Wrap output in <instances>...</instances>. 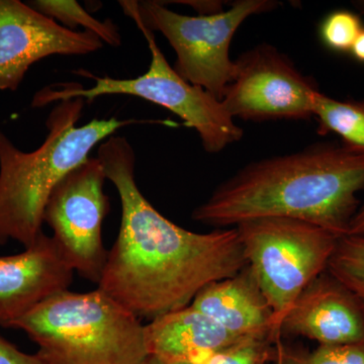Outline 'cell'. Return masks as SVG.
Instances as JSON below:
<instances>
[{
	"label": "cell",
	"mask_w": 364,
	"mask_h": 364,
	"mask_svg": "<svg viewBox=\"0 0 364 364\" xmlns=\"http://www.w3.org/2000/svg\"><path fill=\"white\" fill-rule=\"evenodd\" d=\"M121 202L119 234L97 287L138 318L191 305L200 291L247 267L236 227L196 233L170 221L143 195L128 139L112 136L97 151Z\"/></svg>",
	"instance_id": "6da1fadb"
},
{
	"label": "cell",
	"mask_w": 364,
	"mask_h": 364,
	"mask_svg": "<svg viewBox=\"0 0 364 364\" xmlns=\"http://www.w3.org/2000/svg\"><path fill=\"white\" fill-rule=\"evenodd\" d=\"M364 188V151L314 144L250 163L222 182L193 210V219L215 229L261 218H289L345 236Z\"/></svg>",
	"instance_id": "7a4b0ae2"
},
{
	"label": "cell",
	"mask_w": 364,
	"mask_h": 364,
	"mask_svg": "<svg viewBox=\"0 0 364 364\" xmlns=\"http://www.w3.org/2000/svg\"><path fill=\"white\" fill-rule=\"evenodd\" d=\"M85 100L57 102L46 121L47 136L25 152L0 129V244L28 247L43 233L46 205L60 181L90 158L93 148L138 119H93L77 126Z\"/></svg>",
	"instance_id": "3957f363"
},
{
	"label": "cell",
	"mask_w": 364,
	"mask_h": 364,
	"mask_svg": "<svg viewBox=\"0 0 364 364\" xmlns=\"http://www.w3.org/2000/svg\"><path fill=\"white\" fill-rule=\"evenodd\" d=\"M11 328L37 344L44 364H139L149 355L140 318L98 287L56 294Z\"/></svg>",
	"instance_id": "277c9868"
},
{
	"label": "cell",
	"mask_w": 364,
	"mask_h": 364,
	"mask_svg": "<svg viewBox=\"0 0 364 364\" xmlns=\"http://www.w3.org/2000/svg\"><path fill=\"white\" fill-rule=\"evenodd\" d=\"M135 23L150 50L147 72L138 77L119 79L100 77L79 69L75 73L92 79L95 85L85 88L72 81L45 86L33 95L32 107L38 109L71 98L91 102L105 95H131L160 105L181 117L186 127L196 130L203 149L210 154L239 142L244 136L243 129L237 126L222 100L178 75L160 50L154 33L139 21Z\"/></svg>",
	"instance_id": "5b68a950"
},
{
	"label": "cell",
	"mask_w": 364,
	"mask_h": 364,
	"mask_svg": "<svg viewBox=\"0 0 364 364\" xmlns=\"http://www.w3.org/2000/svg\"><path fill=\"white\" fill-rule=\"evenodd\" d=\"M124 13L151 32H159L176 55L174 70L191 85L222 100L233 80L235 61L230 57L232 39L250 16L277 7L272 0H238L227 11L184 16L159 1L119 2Z\"/></svg>",
	"instance_id": "8992f818"
},
{
	"label": "cell",
	"mask_w": 364,
	"mask_h": 364,
	"mask_svg": "<svg viewBox=\"0 0 364 364\" xmlns=\"http://www.w3.org/2000/svg\"><path fill=\"white\" fill-rule=\"evenodd\" d=\"M236 228L247 265L272 306L277 336L301 291L327 270L339 237L289 218H261Z\"/></svg>",
	"instance_id": "52a82bcc"
},
{
	"label": "cell",
	"mask_w": 364,
	"mask_h": 364,
	"mask_svg": "<svg viewBox=\"0 0 364 364\" xmlns=\"http://www.w3.org/2000/svg\"><path fill=\"white\" fill-rule=\"evenodd\" d=\"M107 181L97 157L72 170L50 196L44 223L67 262L83 279L100 284L109 250L102 242V224L109 210Z\"/></svg>",
	"instance_id": "ba28073f"
},
{
	"label": "cell",
	"mask_w": 364,
	"mask_h": 364,
	"mask_svg": "<svg viewBox=\"0 0 364 364\" xmlns=\"http://www.w3.org/2000/svg\"><path fill=\"white\" fill-rule=\"evenodd\" d=\"M315 81L274 46L260 44L235 60V74L223 105L244 121H304L314 117Z\"/></svg>",
	"instance_id": "9c48e42d"
},
{
	"label": "cell",
	"mask_w": 364,
	"mask_h": 364,
	"mask_svg": "<svg viewBox=\"0 0 364 364\" xmlns=\"http://www.w3.org/2000/svg\"><path fill=\"white\" fill-rule=\"evenodd\" d=\"M104 45L95 33L68 30L28 4L0 0V90H18L42 59L88 55Z\"/></svg>",
	"instance_id": "30bf717a"
},
{
	"label": "cell",
	"mask_w": 364,
	"mask_h": 364,
	"mask_svg": "<svg viewBox=\"0 0 364 364\" xmlns=\"http://www.w3.org/2000/svg\"><path fill=\"white\" fill-rule=\"evenodd\" d=\"M70 267L52 236L42 233L23 252L0 256V327L18 318L73 282Z\"/></svg>",
	"instance_id": "8fae6325"
},
{
	"label": "cell",
	"mask_w": 364,
	"mask_h": 364,
	"mask_svg": "<svg viewBox=\"0 0 364 364\" xmlns=\"http://www.w3.org/2000/svg\"><path fill=\"white\" fill-rule=\"evenodd\" d=\"M280 336H301L318 345L364 341L363 299L326 270L301 291L279 326Z\"/></svg>",
	"instance_id": "7c38bea8"
},
{
	"label": "cell",
	"mask_w": 364,
	"mask_h": 364,
	"mask_svg": "<svg viewBox=\"0 0 364 364\" xmlns=\"http://www.w3.org/2000/svg\"><path fill=\"white\" fill-rule=\"evenodd\" d=\"M191 306L238 338L275 335L273 311L251 268L203 287Z\"/></svg>",
	"instance_id": "4fadbf2b"
},
{
	"label": "cell",
	"mask_w": 364,
	"mask_h": 364,
	"mask_svg": "<svg viewBox=\"0 0 364 364\" xmlns=\"http://www.w3.org/2000/svg\"><path fill=\"white\" fill-rule=\"evenodd\" d=\"M145 339L148 354L188 364H205L242 340L191 305L151 320Z\"/></svg>",
	"instance_id": "5bb4252c"
},
{
	"label": "cell",
	"mask_w": 364,
	"mask_h": 364,
	"mask_svg": "<svg viewBox=\"0 0 364 364\" xmlns=\"http://www.w3.org/2000/svg\"><path fill=\"white\" fill-rule=\"evenodd\" d=\"M313 114L320 135L335 134L347 147L364 151V100H335L318 91Z\"/></svg>",
	"instance_id": "9a60e30c"
},
{
	"label": "cell",
	"mask_w": 364,
	"mask_h": 364,
	"mask_svg": "<svg viewBox=\"0 0 364 364\" xmlns=\"http://www.w3.org/2000/svg\"><path fill=\"white\" fill-rule=\"evenodd\" d=\"M28 4L36 11L48 18L65 26L66 28L78 32L83 28L85 32L97 36L104 44L112 47L122 45V36L119 26L112 20L100 21L91 16L77 1L74 0H33Z\"/></svg>",
	"instance_id": "2e32d148"
},
{
	"label": "cell",
	"mask_w": 364,
	"mask_h": 364,
	"mask_svg": "<svg viewBox=\"0 0 364 364\" xmlns=\"http://www.w3.org/2000/svg\"><path fill=\"white\" fill-rule=\"evenodd\" d=\"M327 272L364 299V236L345 235L339 238Z\"/></svg>",
	"instance_id": "e0dca14e"
},
{
	"label": "cell",
	"mask_w": 364,
	"mask_h": 364,
	"mask_svg": "<svg viewBox=\"0 0 364 364\" xmlns=\"http://www.w3.org/2000/svg\"><path fill=\"white\" fill-rule=\"evenodd\" d=\"M282 364H364V341L339 345H318L313 351H291L282 337L275 340Z\"/></svg>",
	"instance_id": "ac0fdd59"
},
{
	"label": "cell",
	"mask_w": 364,
	"mask_h": 364,
	"mask_svg": "<svg viewBox=\"0 0 364 364\" xmlns=\"http://www.w3.org/2000/svg\"><path fill=\"white\" fill-rule=\"evenodd\" d=\"M363 28L358 14L340 9L325 16L318 28V35L328 49L333 52L347 53L351 51L352 46Z\"/></svg>",
	"instance_id": "d6986e66"
},
{
	"label": "cell",
	"mask_w": 364,
	"mask_h": 364,
	"mask_svg": "<svg viewBox=\"0 0 364 364\" xmlns=\"http://www.w3.org/2000/svg\"><path fill=\"white\" fill-rule=\"evenodd\" d=\"M277 358L272 337H248L215 354L205 364H270Z\"/></svg>",
	"instance_id": "ffe728a7"
},
{
	"label": "cell",
	"mask_w": 364,
	"mask_h": 364,
	"mask_svg": "<svg viewBox=\"0 0 364 364\" xmlns=\"http://www.w3.org/2000/svg\"><path fill=\"white\" fill-rule=\"evenodd\" d=\"M0 364H44V363L37 353H26L0 335Z\"/></svg>",
	"instance_id": "44dd1931"
},
{
	"label": "cell",
	"mask_w": 364,
	"mask_h": 364,
	"mask_svg": "<svg viewBox=\"0 0 364 364\" xmlns=\"http://www.w3.org/2000/svg\"><path fill=\"white\" fill-rule=\"evenodd\" d=\"M346 235L351 236H364V203L359 205L355 215L352 218Z\"/></svg>",
	"instance_id": "7402d4cb"
},
{
	"label": "cell",
	"mask_w": 364,
	"mask_h": 364,
	"mask_svg": "<svg viewBox=\"0 0 364 364\" xmlns=\"http://www.w3.org/2000/svg\"><path fill=\"white\" fill-rule=\"evenodd\" d=\"M350 53L354 59L358 60L360 63H364V28L352 46Z\"/></svg>",
	"instance_id": "603a6c76"
},
{
	"label": "cell",
	"mask_w": 364,
	"mask_h": 364,
	"mask_svg": "<svg viewBox=\"0 0 364 364\" xmlns=\"http://www.w3.org/2000/svg\"><path fill=\"white\" fill-rule=\"evenodd\" d=\"M139 364H188L182 363H174V361L165 360V359L158 358L155 355H149L147 358H144Z\"/></svg>",
	"instance_id": "cb8c5ba5"
},
{
	"label": "cell",
	"mask_w": 364,
	"mask_h": 364,
	"mask_svg": "<svg viewBox=\"0 0 364 364\" xmlns=\"http://www.w3.org/2000/svg\"><path fill=\"white\" fill-rule=\"evenodd\" d=\"M275 348H277V358H275L274 364H282V358H280L279 347H277V343H275Z\"/></svg>",
	"instance_id": "d4e9b609"
},
{
	"label": "cell",
	"mask_w": 364,
	"mask_h": 364,
	"mask_svg": "<svg viewBox=\"0 0 364 364\" xmlns=\"http://www.w3.org/2000/svg\"><path fill=\"white\" fill-rule=\"evenodd\" d=\"M355 6L358 7L359 11L364 14V0H359V1H356Z\"/></svg>",
	"instance_id": "484cf974"
},
{
	"label": "cell",
	"mask_w": 364,
	"mask_h": 364,
	"mask_svg": "<svg viewBox=\"0 0 364 364\" xmlns=\"http://www.w3.org/2000/svg\"><path fill=\"white\" fill-rule=\"evenodd\" d=\"M363 305H364V299H363Z\"/></svg>",
	"instance_id": "4316f807"
}]
</instances>
